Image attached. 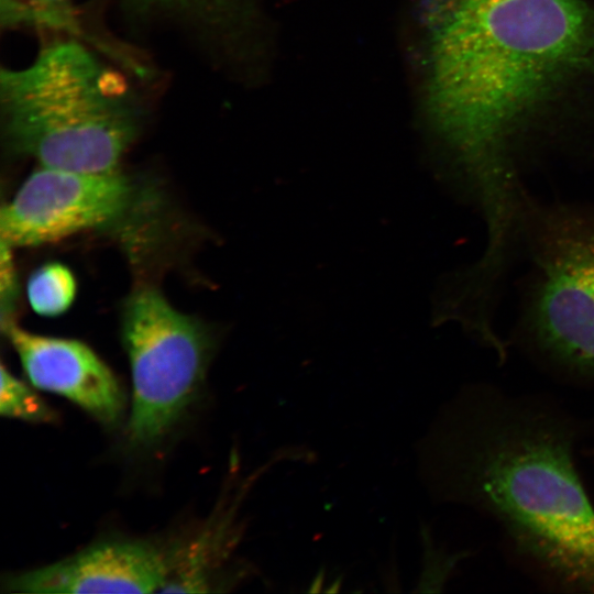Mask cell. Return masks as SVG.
I'll list each match as a JSON object with an SVG mask.
<instances>
[{"label":"cell","instance_id":"1","mask_svg":"<svg viewBox=\"0 0 594 594\" xmlns=\"http://www.w3.org/2000/svg\"><path fill=\"white\" fill-rule=\"evenodd\" d=\"M420 13L427 117L468 173L488 240L505 241L524 205L513 144L594 72V9L583 0H425Z\"/></svg>","mask_w":594,"mask_h":594},{"label":"cell","instance_id":"2","mask_svg":"<svg viewBox=\"0 0 594 594\" xmlns=\"http://www.w3.org/2000/svg\"><path fill=\"white\" fill-rule=\"evenodd\" d=\"M429 446L442 497L491 515L556 585L594 593V506L564 420L537 404L473 392L448 411Z\"/></svg>","mask_w":594,"mask_h":594},{"label":"cell","instance_id":"3","mask_svg":"<svg viewBox=\"0 0 594 594\" xmlns=\"http://www.w3.org/2000/svg\"><path fill=\"white\" fill-rule=\"evenodd\" d=\"M0 99L9 145L41 167L114 172L136 135L124 90L74 41L45 46L24 68H2Z\"/></svg>","mask_w":594,"mask_h":594},{"label":"cell","instance_id":"4","mask_svg":"<svg viewBox=\"0 0 594 594\" xmlns=\"http://www.w3.org/2000/svg\"><path fill=\"white\" fill-rule=\"evenodd\" d=\"M522 229L534 263L528 338L558 367L594 375V211L526 201Z\"/></svg>","mask_w":594,"mask_h":594},{"label":"cell","instance_id":"5","mask_svg":"<svg viewBox=\"0 0 594 594\" xmlns=\"http://www.w3.org/2000/svg\"><path fill=\"white\" fill-rule=\"evenodd\" d=\"M122 339L133 386L129 438L150 447L193 403L208 366L210 340L198 321L152 288L133 293L125 302Z\"/></svg>","mask_w":594,"mask_h":594},{"label":"cell","instance_id":"6","mask_svg":"<svg viewBox=\"0 0 594 594\" xmlns=\"http://www.w3.org/2000/svg\"><path fill=\"white\" fill-rule=\"evenodd\" d=\"M148 198L119 172L41 167L1 209V241L12 248L56 242L86 230L110 229L138 216Z\"/></svg>","mask_w":594,"mask_h":594},{"label":"cell","instance_id":"7","mask_svg":"<svg viewBox=\"0 0 594 594\" xmlns=\"http://www.w3.org/2000/svg\"><path fill=\"white\" fill-rule=\"evenodd\" d=\"M169 575L163 553L143 541L95 543L69 558L7 579L10 593H152Z\"/></svg>","mask_w":594,"mask_h":594},{"label":"cell","instance_id":"8","mask_svg":"<svg viewBox=\"0 0 594 594\" xmlns=\"http://www.w3.org/2000/svg\"><path fill=\"white\" fill-rule=\"evenodd\" d=\"M30 382L61 395L106 425L118 422L124 397L110 369L86 344L2 323Z\"/></svg>","mask_w":594,"mask_h":594},{"label":"cell","instance_id":"9","mask_svg":"<svg viewBox=\"0 0 594 594\" xmlns=\"http://www.w3.org/2000/svg\"><path fill=\"white\" fill-rule=\"evenodd\" d=\"M26 295L32 309L42 316L55 317L65 312L76 296L72 272L59 263L37 268L30 277Z\"/></svg>","mask_w":594,"mask_h":594},{"label":"cell","instance_id":"10","mask_svg":"<svg viewBox=\"0 0 594 594\" xmlns=\"http://www.w3.org/2000/svg\"><path fill=\"white\" fill-rule=\"evenodd\" d=\"M140 12H163L199 26L220 25L229 18L235 0H127Z\"/></svg>","mask_w":594,"mask_h":594},{"label":"cell","instance_id":"11","mask_svg":"<svg viewBox=\"0 0 594 594\" xmlns=\"http://www.w3.org/2000/svg\"><path fill=\"white\" fill-rule=\"evenodd\" d=\"M0 414L31 422L53 421L51 408L24 383L1 365Z\"/></svg>","mask_w":594,"mask_h":594},{"label":"cell","instance_id":"12","mask_svg":"<svg viewBox=\"0 0 594 594\" xmlns=\"http://www.w3.org/2000/svg\"><path fill=\"white\" fill-rule=\"evenodd\" d=\"M69 0H21L16 20L47 24H70Z\"/></svg>","mask_w":594,"mask_h":594},{"label":"cell","instance_id":"13","mask_svg":"<svg viewBox=\"0 0 594 594\" xmlns=\"http://www.w3.org/2000/svg\"><path fill=\"white\" fill-rule=\"evenodd\" d=\"M11 249V245L1 241L0 295L2 318L6 316L7 311L11 310L16 289L15 267Z\"/></svg>","mask_w":594,"mask_h":594}]
</instances>
